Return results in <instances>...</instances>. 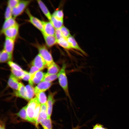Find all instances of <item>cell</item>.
I'll return each mask as SVG.
<instances>
[{
    "mask_svg": "<svg viewBox=\"0 0 129 129\" xmlns=\"http://www.w3.org/2000/svg\"><path fill=\"white\" fill-rule=\"evenodd\" d=\"M66 65L63 63L60 70L58 74V79L59 84L66 95L70 99L69 91L66 70Z\"/></svg>",
    "mask_w": 129,
    "mask_h": 129,
    "instance_id": "obj_1",
    "label": "cell"
},
{
    "mask_svg": "<svg viewBox=\"0 0 129 129\" xmlns=\"http://www.w3.org/2000/svg\"><path fill=\"white\" fill-rule=\"evenodd\" d=\"M35 46L38 49L39 54L45 61L47 67L54 62L51 54L45 46L38 43L35 44Z\"/></svg>",
    "mask_w": 129,
    "mask_h": 129,
    "instance_id": "obj_2",
    "label": "cell"
},
{
    "mask_svg": "<svg viewBox=\"0 0 129 129\" xmlns=\"http://www.w3.org/2000/svg\"><path fill=\"white\" fill-rule=\"evenodd\" d=\"M39 103V102L36 97L30 100L27 105V113L28 121L34 123V117L35 113L37 106Z\"/></svg>",
    "mask_w": 129,
    "mask_h": 129,
    "instance_id": "obj_3",
    "label": "cell"
},
{
    "mask_svg": "<svg viewBox=\"0 0 129 129\" xmlns=\"http://www.w3.org/2000/svg\"><path fill=\"white\" fill-rule=\"evenodd\" d=\"M31 1L30 0H20L17 5L12 9L13 17L15 18L21 14Z\"/></svg>",
    "mask_w": 129,
    "mask_h": 129,
    "instance_id": "obj_4",
    "label": "cell"
},
{
    "mask_svg": "<svg viewBox=\"0 0 129 129\" xmlns=\"http://www.w3.org/2000/svg\"><path fill=\"white\" fill-rule=\"evenodd\" d=\"M19 29V25L18 23L10 27L2 32L6 37L15 40L18 35Z\"/></svg>",
    "mask_w": 129,
    "mask_h": 129,
    "instance_id": "obj_5",
    "label": "cell"
},
{
    "mask_svg": "<svg viewBox=\"0 0 129 129\" xmlns=\"http://www.w3.org/2000/svg\"><path fill=\"white\" fill-rule=\"evenodd\" d=\"M26 12L29 18V22L42 33H43V27L42 21L33 16L28 9H26Z\"/></svg>",
    "mask_w": 129,
    "mask_h": 129,
    "instance_id": "obj_6",
    "label": "cell"
},
{
    "mask_svg": "<svg viewBox=\"0 0 129 129\" xmlns=\"http://www.w3.org/2000/svg\"><path fill=\"white\" fill-rule=\"evenodd\" d=\"M45 73L40 70L30 76V79L28 81L29 84L32 86L34 84H38L43 81Z\"/></svg>",
    "mask_w": 129,
    "mask_h": 129,
    "instance_id": "obj_7",
    "label": "cell"
},
{
    "mask_svg": "<svg viewBox=\"0 0 129 129\" xmlns=\"http://www.w3.org/2000/svg\"><path fill=\"white\" fill-rule=\"evenodd\" d=\"M32 66L37 67L40 70L47 67L45 61L39 54L35 57L32 62Z\"/></svg>",
    "mask_w": 129,
    "mask_h": 129,
    "instance_id": "obj_8",
    "label": "cell"
},
{
    "mask_svg": "<svg viewBox=\"0 0 129 129\" xmlns=\"http://www.w3.org/2000/svg\"><path fill=\"white\" fill-rule=\"evenodd\" d=\"M42 22L44 31V32L43 33L47 35L54 36L55 29L51 22L50 21Z\"/></svg>",
    "mask_w": 129,
    "mask_h": 129,
    "instance_id": "obj_9",
    "label": "cell"
},
{
    "mask_svg": "<svg viewBox=\"0 0 129 129\" xmlns=\"http://www.w3.org/2000/svg\"><path fill=\"white\" fill-rule=\"evenodd\" d=\"M52 83L46 81H42L38 84L34 88L35 94L40 92H44L48 89Z\"/></svg>",
    "mask_w": 129,
    "mask_h": 129,
    "instance_id": "obj_10",
    "label": "cell"
},
{
    "mask_svg": "<svg viewBox=\"0 0 129 129\" xmlns=\"http://www.w3.org/2000/svg\"><path fill=\"white\" fill-rule=\"evenodd\" d=\"M15 40L5 37L4 44V49L8 53L12 54L14 46Z\"/></svg>",
    "mask_w": 129,
    "mask_h": 129,
    "instance_id": "obj_11",
    "label": "cell"
},
{
    "mask_svg": "<svg viewBox=\"0 0 129 129\" xmlns=\"http://www.w3.org/2000/svg\"><path fill=\"white\" fill-rule=\"evenodd\" d=\"M54 93L50 92L48 96L47 102L48 118H50L51 114L53 105L55 101L54 97Z\"/></svg>",
    "mask_w": 129,
    "mask_h": 129,
    "instance_id": "obj_12",
    "label": "cell"
},
{
    "mask_svg": "<svg viewBox=\"0 0 129 129\" xmlns=\"http://www.w3.org/2000/svg\"><path fill=\"white\" fill-rule=\"evenodd\" d=\"M67 40L72 48L78 50L85 56L87 54L79 46L74 38L71 36L67 39Z\"/></svg>",
    "mask_w": 129,
    "mask_h": 129,
    "instance_id": "obj_13",
    "label": "cell"
},
{
    "mask_svg": "<svg viewBox=\"0 0 129 129\" xmlns=\"http://www.w3.org/2000/svg\"><path fill=\"white\" fill-rule=\"evenodd\" d=\"M47 45L49 47H51L57 43V40L54 36L46 35L42 33Z\"/></svg>",
    "mask_w": 129,
    "mask_h": 129,
    "instance_id": "obj_14",
    "label": "cell"
},
{
    "mask_svg": "<svg viewBox=\"0 0 129 129\" xmlns=\"http://www.w3.org/2000/svg\"><path fill=\"white\" fill-rule=\"evenodd\" d=\"M17 79L11 73L8 82V86L11 88L16 90H18L20 83Z\"/></svg>",
    "mask_w": 129,
    "mask_h": 129,
    "instance_id": "obj_15",
    "label": "cell"
},
{
    "mask_svg": "<svg viewBox=\"0 0 129 129\" xmlns=\"http://www.w3.org/2000/svg\"><path fill=\"white\" fill-rule=\"evenodd\" d=\"M14 94L17 97L27 100L25 86L21 82L18 90L14 92Z\"/></svg>",
    "mask_w": 129,
    "mask_h": 129,
    "instance_id": "obj_16",
    "label": "cell"
},
{
    "mask_svg": "<svg viewBox=\"0 0 129 129\" xmlns=\"http://www.w3.org/2000/svg\"><path fill=\"white\" fill-rule=\"evenodd\" d=\"M15 18L12 17L5 20L2 26L1 32L13 26L18 23L15 20Z\"/></svg>",
    "mask_w": 129,
    "mask_h": 129,
    "instance_id": "obj_17",
    "label": "cell"
},
{
    "mask_svg": "<svg viewBox=\"0 0 129 129\" xmlns=\"http://www.w3.org/2000/svg\"><path fill=\"white\" fill-rule=\"evenodd\" d=\"M37 1L42 12L50 21L51 20L52 15L48 8L42 1L38 0Z\"/></svg>",
    "mask_w": 129,
    "mask_h": 129,
    "instance_id": "obj_18",
    "label": "cell"
},
{
    "mask_svg": "<svg viewBox=\"0 0 129 129\" xmlns=\"http://www.w3.org/2000/svg\"><path fill=\"white\" fill-rule=\"evenodd\" d=\"M47 73L51 74H58L61 68L59 66L54 62L47 67Z\"/></svg>",
    "mask_w": 129,
    "mask_h": 129,
    "instance_id": "obj_19",
    "label": "cell"
},
{
    "mask_svg": "<svg viewBox=\"0 0 129 129\" xmlns=\"http://www.w3.org/2000/svg\"><path fill=\"white\" fill-rule=\"evenodd\" d=\"M12 59V54L8 53L4 49L0 52V61L1 63L11 61Z\"/></svg>",
    "mask_w": 129,
    "mask_h": 129,
    "instance_id": "obj_20",
    "label": "cell"
},
{
    "mask_svg": "<svg viewBox=\"0 0 129 129\" xmlns=\"http://www.w3.org/2000/svg\"><path fill=\"white\" fill-rule=\"evenodd\" d=\"M50 21L55 29H60L63 26V20L59 19L52 15Z\"/></svg>",
    "mask_w": 129,
    "mask_h": 129,
    "instance_id": "obj_21",
    "label": "cell"
},
{
    "mask_svg": "<svg viewBox=\"0 0 129 129\" xmlns=\"http://www.w3.org/2000/svg\"><path fill=\"white\" fill-rule=\"evenodd\" d=\"M27 97V100H31L35 94L34 88L32 86L29 84L25 86Z\"/></svg>",
    "mask_w": 129,
    "mask_h": 129,
    "instance_id": "obj_22",
    "label": "cell"
},
{
    "mask_svg": "<svg viewBox=\"0 0 129 129\" xmlns=\"http://www.w3.org/2000/svg\"><path fill=\"white\" fill-rule=\"evenodd\" d=\"M57 43L60 46L67 50L72 49L67 39L63 37L57 40Z\"/></svg>",
    "mask_w": 129,
    "mask_h": 129,
    "instance_id": "obj_23",
    "label": "cell"
},
{
    "mask_svg": "<svg viewBox=\"0 0 129 129\" xmlns=\"http://www.w3.org/2000/svg\"><path fill=\"white\" fill-rule=\"evenodd\" d=\"M48 118L47 110L40 109V111L35 123L36 126L38 127V124L43 120Z\"/></svg>",
    "mask_w": 129,
    "mask_h": 129,
    "instance_id": "obj_24",
    "label": "cell"
},
{
    "mask_svg": "<svg viewBox=\"0 0 129 129\" xmlns=\"http://www.w3.org/2000/svg\"><path fill=\"white\" fill-rule=\"evenodd\" d=\"M36 97L41 104L46 103L47 102V98L44 92H40L35 94Z\"/></svg>",
    "mask_w": 129,
    "mask_h": 129,
    "instance_id": "obj_25",
    "label": "cell"
},
{
    "mask_svg": "<svg viewBox=\"0 0 129 129\" xmlns=\"http://www.w3.org/2000/svg\"><path fill=\"white\" fill-rule=\"evenodd\" d=\"M44 129H52L51 121L50 118L43 120L40 123Z\"/></svg>",
    "mask_w": 129,
    "mask_h": 129,
    "instance_id": "obj_26",
    "label": "cell"
},
{
    "mask_svg": "<svg viewBox=\"0 0 129 129\" xmlns=\"http://www.w3.org/2000/svg\"><path fill=\"white\" fill-rule=\"evenodd\" d=\"M57 78L58 74H51L47 73H45L43 81L51 82Z\"/></svg>",
    "mask_w": 129,
    "mask_h": 129,
    "instance_id": "obj_27",
    "label": "cell"
},
{
    "mask_svg": "<svg viewBox=\"0 0 129 129\" xmlns=\"http://www.w3.org/2000/svg\"><path fill=\"white\" fill-rule=\"evenodd\" d=\"M27 105L23 108L20 111L17 113V115L22 119L28 121L27 113Z\"/></svg>",
    "mask_w": 129,
    "mask_h": 129,
    "instance_id": "obj_28",
    "label": "cell"
},
{
    "mask_svg": "<svg viewBox=\"0 0 129 129\" xmlns=\"http://www.w3.org/2000/svg\"><path fill=\"white\" fill-rule=\"evenodd\" d=\"M11 71L12 74L17 79H22L24 73V71L23 70L21 71H18L11 69Z\"/></svg>",
    "mask_w": 129,
    "mask_h": 129,
    "instance_id": "obj_29",
    "label": "cell"
},
{
    "mask_svg": "<svg viewBox=\"0 0 129 129\" xmlns=\"http://www.w3.org/2000/svg\"><path fill=\"white\" fill-rule=\"evenodd\" d=\"M60 30L63 37L67 39L71 36L69 30L65 27L63 26Z\"/></svg>",
    "mask_w": 129,
    "mask_h": 129,
    "instance_id": "obj_30",
    "label": "cell"
},
{
    "mask_svg": "<svg viewBox=\"0 0 129 129\" xmlns=\"http://www.w3.org/2000/svg\"><path fill=\"white\" fill-rule=\"evenodd\" d=\"M52 15L59 19L63 20L64 13L62 10H58L55 11Z\"/></svg>",
    "mask_w": 129,
    "mask_h": 129,
    "instance_id": "obj_31",
    "label": "cell"
},
{
    "mask_svg": "<svg viewBox=\"0 0 129 129\" xmlns=\"http://www.w3.org/2000/svg\"><path fill=\"white\" fill-rule=\"evenodd\" d=\"M8 64L11 68V69L18 71L23 70L22 68L19 65L11 61H8Z\"/></svg>",
    "mask_w": 129,
    "mask_h": 129,
    "instance_id": "obj_32",
    "label": "cell"
},
{
    "mask_svg": "<svg viewBox=\"0 0 129 129\" xmlns=\"http://www.w3.org/2000/svg\"><path fill=\"white\" fill-rule=\"evenodd\" d=\"M12 9L8 6L5 13V20L8 19L12 17Z\"/></svg>",
    "mask_w": 129,
    "mask_h": 129,
    "instance_id": "obj_33",
    "label": "cell"
},
{
    "mask_svg": "<svg viewBox=\"0 0 129 129\" xmlns=\"http://www.w3.org/2000/svg\"><path fill=\"white\" fill-rule=\"evenodd\" d=\"M19 0H9L8 1V6L12 9L16 7L20 1Z\"/></svg>",
    "mask_w": 129,
    "mask_h": 129,
    "instance_id": "obj_34",
    "label": "cell"
},
{
    "mask_svg": "<svg viewBox=\"0 0 129 129\" xmlns=\"http://www.w3.org/2000/svg\"><path fill=\"white\" fill-rule=\"evenodd\" d=\"M54 36L57 40L63 37L60 29H55Z\"/></svg>",
    "mask_w": 129,
    "mask_h": 129,
    "instance_id": "obj_35",
    "label": "cell"
},
{
    "mask_svg": "<svg viewBox=\"0 0 129 129\" xmlns=\"http://www.w3.org/2000/svg\"><path fill=\"white\" fill-rule=\"evenodd\" d=\"M40 70L37 67L34 66H32L29 72L30 76L33 75L36 72Z\"/></svg>",
    "mask_w": 129,
    "mask_h": 129,
    "instance_id": "obj_36",
    "label": "cell"
},
{
    "mask_svg": "<svg viewBox=\"0 0 129 129\" xmlns=\"http://www.w3.org/2000/svg\"><path fill=\"white\" fill-rule=\"evenodd\" d=\"M30 75L29 73L24 71V73L22 78V79L25 81H29L30 79Z\"/></svg>",
    "mask_w": 129,
    "mask_h": 129,
    "instance_id": "obj_37",
    "label": "cell"
},
{
    "mask_svg": "<svg viewBox=\"0 0 129 129\" xmlns=\"http://www.w3.org/2000/svg\"><path fill=\"white\" fill-rule=\"evenodd\" d=\"M92 129H108L104 128L102 125L97 124H96L93 127Z\"/></svg>",
    "mask_w": 129,
    "mask_h": 129,
    "instance_id": "obj_38",
    "label": "cell"
},
{
    "mask_svg": "<svg viewBox=\"0 0 129 129\" xmlns=\"http://www.w3.org/2000/svg\"><path fill=\"white\" fill-rule=\"evenodd\" d=\"M80 127L79 126H77L76 127L72 128V129H79Z\"/></svg>",
    "mask_w": 129,
    "mask_h": 129,
    "instance_id": "obj_39",
    "label": "cell"
},
{
    "mask_svg": "<svg viewBox=\"0 0 129 129\" xmlns=\"http://www.w3.org/2000/svg\"><path fill=\"white\" fill-rule=\"evenodd\" d=\"M0 129H5V128L3 125L0 124Z\"/></svg>",
    "mask_w": 129,
    "mask_h": 129,
    "instance_id": "obj_40",
    "label": "cell"
}]
</instances>
